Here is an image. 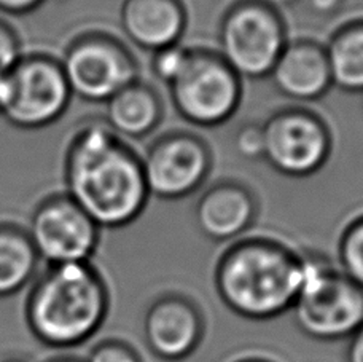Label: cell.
Returning a JSON list of instances; mask_svg holds the SVG:
<instances>
[{
    "instance_id": "obj_1",
    "label": "cell",
    "mask_w": 363,
    "mask_h": 362,
    "mask_svg": "<svg viewBox=\"0 0 363 362\" xmlns=\"http://www.w3.org/2000/svg\"><path fill=\"white\" fill-rule=\"evenodd\" d=\"M66 195L99 229L133 224L148 197L142 158L106 121H91L75 131L64 155Z\"/></svg>"
},
{
    "instance_id": "obj_2",
    "label": "cell",
    "mask_w": 363,
    "mask_h": 362,
    "mask_svg": "<svg viewBox=\"0 0 363 362\" xmlns=\"http://www.w3.org/2000/svg\"><path fill=\"white\" fill-rule=\"evenodd\" d=\"M304 276V256L268 238H249L225 251L216 268V289L228 309L267 321L294 307Z\"/></svg>"
},
{
    "instance_id": "obj_3",
    "label": "cell",
    "mask_w": 363,
    "mask_h": 362,
    "mask_svg": "<svg viewBox=\"0 0 363 362\" xmlns=\"http://www.w3.org/2000/svg\"><path fill=\"white\" fill-rule=\"evenodd\" d=\"M108 308V287L93 263L57 265L32 284L26 321L43 345L74 348L94 337Z\"/></svg>"
},
{
    "instance_id": "obj_4",
    "label": "cell",
    "mask_w": 363,
    "mask_h": 362,
    "mask_svg": "<svg viewBox=\"0 0 363 362\" xmlns=\"http://www.w3.org/2000/svg\"><path fill=\"white\" fill-rule=\"evenodd\" d=\"M291 312L308 337L345 340L363 326V289L327 258L304 256L303 284Z\"/></svg>"
},
{
    "instance_id": "obj_5",
    "label": "cell",
    "mask_w": 363,
    "mask_h": 362,
    "mask_svg": "<svg viewBox=\"0 0 363 362\" xmlns=\"http://www.w3.org/2000/svg\"><path fill=\"white\" fill-rule=\"evenodd\" d=\"M289 43L282 18L264 0H242L220 23V57L244 79L269 77Z\"/></svg>"
},
{
    "instance_id": "obj_6",
    "label": "cell",
    "mask_w": 363,
    "mask_h": 362,
    "mask_svg": "<svg viewBox=\"0 0 363 362\" xmlns=\"http://www.w3.org/2000/svg\"><path fill=\"white\" fill-rule=\"evenodd\" d=\"M179 115L196 126L223 125L236 114L242 98L241 77L220 55L193 50L190 61L169 85Z\"/></svg>"
},
{
    "instance_id": "obj_7",
    "label": "cell",
    "mask_w": 363,
    "mask_h": 362,
    "mask_svg": "<svg viewBox=\"0 0 363 362\" xmlns=\"http://www.w3.org/2000/svg\"><path fill=\"white\" fill-rule=\"evenodd\" d=\"M60 62L72 96L88 102H107L139 80L131 53L102 32L77 37L64 50Z\"/></svg>"
},
{
    "instance_id": "obj_8",
    "label": "cell",
    "mask_w": 363,
    "mask_h": 362,
    "mask_svg": "<svg viewBox=\"0 0 363 362\" xmlns=\"http://www.w3.org/2000/svg\"><path fill=\"white\" fill-rule=\"evenodd\" d=\"M47 267L89 263L101 241V229L66 193L38 203L26 230Z\"/></svg>"
},
{
    "instance_id": "obj_9",
    "label": "cell",
    "mask_w": 363,
    "mask_h": 362,
    "mask_svg": "<svg viewBox=\"0 0 363 362\" xmlns=\"http://www.w3.org/2000/svg\"><path fill=\"white\" fill-rule=\"evenodd\" d=\"M11 80L13 99L4 119L18 129L51 126L67 112L74 98L61 62L47 55H23Z\"/></svg>"
},
{
    "instance_id": "obj_10",
    "label": "cell",
    "mask_w": 363,
    "mask_h": 362,
    "mask_svg": "<svg viewBox=\"0 0 363 362\" xmlns=\"http://www.w3.org/2000/svg\"><path fill=\"white\" fill-rule=\"evenodd\" d=\"M264 158L289 177H308L325 165L332 152L327 126L304 111H281L263 125Z\"/></svg>"
},
{
    "instance_id": "obj_11",
    "label": "cell",
    "mask_w": 363,
    "mask_h": 362,
    "mask_svg": "<svg viewBox=\"0 0 363 362\" xmlns=\"http://www.w3.org/2000/svg\"><path fill=\"white\" fill-rule=\"evenodd\" d=\"M148 193L160 199H180L196 192L211 170L207 146L194 136L177 133L161 138L142 158Z\"/></svg>"
},
{
    "instance_id": "obj_12",
    "label": "cell",
    "mask_w": 363,
    "mask_h": 362,
    "mask_svg": "<svg viewBox=\"0 0 363 362\" xmlns=\"http://www.w3.org/2000/svg\"><path fill=\"white\" fill-rule=\"evenodd\" d=\"M204 318L191 300L164 295L148 307L144 316V339L153 356L184 361L198 350L204 337Z\"/></svg>"
},
{
    "instance_id": "obj_13",
    "label": "cell",
    "mask_w": 363,
    "mask_h": 362,
    "mask_svg": "<svg viewBox=\"0 0 363 362\" xmlns=\"http://www.w3.org/2000/svg\"><path fill=\"white\" fill-rule=\"evenodd\" d=\"M279 93L295 101H317L333 87L325 48L309 40L285 45L271 70Z\"/></svg>"
},
{
    "instance_id": "obj_14",
    "label": "cell",
    "mask_w": 363,
    "mask_h": 362,
    "mask_svg": "<svg viewBox=\"0 0 363 362\" xmlns=\"http://www.w3.org/2000/svg\"><path fill=\"white\" fill-rule=\"evenodd\" d=\"M120 23L134 45L157 53L180 43L186 29V10L182 0H125Z\"/></svg>"
},
{
    "instance_id": "obj_15",
    "label": "cell",
    "mask_w": 363,
    "mask_h": 362,
    "mask_svg": "<svg viewBox=\"0 0 363 362\" xmlns=\"http://www.w3.org/2000/svg\"><path fill=\"white\" fill-rule=\"evenodd\" d=\"M257 214L252 193L238 184H216L203 193L194 208L199 230L213 241L241 236Z\"/></svg>"
},
{
    "instance_id": "obj_16",
    "label": "cell",
    "mask_w": 363,
    "mask_h": 362,
    "mask_svg": "<svg viewBox=\"0 0 363 362\" xmlns=\"http://www.w3.org/2000/svg\"><path fill=\"white\" fill-rule=\"evenodd\" d=\"M163 117V104L150 87L139 80L106 102V125L120 138L142 139L155 131Z\"/></svg>"
},
{
    "instance_id": "obj_17",
    "label": "cell",
    "mask_w": 363,
    "mask_h": 362,
    "mask_svg": "<svg viewBox=\"0 0 363 362\" xmlns=\"http://www.w3.org/2000/svg\"><path fill=\"white\" fill-rule=\"evenodd\" d=\"M38 258L28 231L0 224V299L16 295L37 275Z\"/></svg>"
},
{
    "instance_id": "obj_18",
    "label": "cell",
    "mask_w": 363,
    "mask_h": 362,
    "mask_svg": "<svg viewBox=\"0 0 363 362\" xmlns=\"http://www.w3.org/2000/svg\"><path fill=\"white\" fill-rule=\"evenodd\" d=\"M325 53L333 85L347 93H363V21L336 31Z\"/></svg>"
},
{
    "instance_id": "obj_19",
    "label": "cell",
    "mask_w": 363,
    "mask_h": 362,
    "mask_svg": "<svg viewBox=\"0 0 363 362\" xmlns=\"http://www.w3.org/2000/svg\"><path fill=\"white\" fill-rule=\"evenodd\" d=\"M340 270L363 289V214L349 222L338 241Z\"/></svg>"
},
{
    "instance_id": "obj_20",
    "label": "cell",
    "mask_w": 363,
    "mask_h": 362,
    "mask_svg": "<svg viewBox=\"0 0 363 362\" xmlns=\"http://www.w3.org/2000/svg\"><path fill=\"white\" fill-rule=\"evenodd\" d=\"M193 48L184 47V45H172L164 50L153 53L152 70L155 77L164 85L169 87L171 83L177 80V77L184 72L188 61H190Z\"/></svg>"
},
{
    "instance_id": "obj_21",
    "label": "cell",
    "mask_w": 363,
    "mask_h": 362,
    "mask_svg": "<svg viewBox=\"0 0 363 362\" xmlns=\"http://www.w3.org/2000/svg\"><path fill=\"white\" fill-rule=\"evenodd\" d=\"M85 362H144L131 345L108 339L93 346Z\"/></svg>"
},
{
    "instance_id": "obj_22",
    "label": "cell",
    "mask_w": 363,
    "mask_h": 362,
    "mask_svg": "<svg viewBox=\"0 0 363 362\" xmlns=\"http://www.w3.org/2000/svg\"><path fill=\"white\" fill-rule=\"evenodd\" d=\"M21 57V42L15 29L0 21V75L11 74Z\"/></svg>"
},
{
    "instance_id": "obj_23",
    "label": "cell",
    "mask_w": 363,
    "mask_h": 362,
    "mask_svg": "<svg viewBox=\"0 0 363 362\" xmlns=\"http://www.w3.org/2000/svg\"><path fill=\"white\" fill-rule=\"evenodd\" d=\"M236 150L245 160L264 158V133L260 125H245L239 129L235 139Z\"/></svg>"
},
{
    "instance_id": "obj_24",
    "label": "cell",
    "mask_w": 363,
    "mask_h": 362,
    "mask_svg": "<svg viewBox=\"0 0 363 362\" xmlns=\"http://www.w3.org/2000/svg\"><path fill=\"white\" fill-rule=\"evenodd\" d=\"M45 0H0V11L11 16H23L40 9Z\"/></svg>"
},
{
    "instance_id": "obj_25",
    "label": "cell",
    "mask_w": 363,
    "mask_h": 362,
    "mask_svg": "<svg viewBox=\"0 0 363 362\" xmlns=\"http://www.w3.org/2000/svg\"><path fill=\"white\" fill-rule=\"evenodd\" d=\"M346 362H363V326L349 337Z\"/></svg>"
},
{
    "instance_id": "obj_26",
    "label": "cell",
    "mask_w": 363,
    "mask_h": 362,
    "mask_svg": "<svg viewBox=\"0 0 363 362\" xmlns=\"http://www.w3.org/2000/svg\"><path fill=\"white\" fill-rule=\"evenodd\" d=\"M13 99V80L11 74L0 75V115L6 114Z\"/></svg>"
},
{
    "instance_id": "obj_27",
    "label": "cell",
    "mask_w": 363,
    "mask_h": 362,
    "mask_svg": "<svg viewBox=\"0 0 363 362\" xmlns=\"http://www.w3.org/2000/svg\"><path fill=\"white\" fill-rule=\"evenodd\" d=\"M345 0H308L309 9L317 15H332V13L338 11Z\"/></svg>"
},
{
    "instance_id": "obj_28",
    "label": "cell",
    "mask_w": 363,
    "mask_h": 362,
    "mask_svg": "<svg viewBox=\"0 0 363 362\" xmlns=\"http://www.w3.org/2000/svg\"><path fill=\"white\" fill-rule=\"evenodd\" d=\"M264 2L277 9V6H290L291 4H295L296 0H264Z\"/></svg>"
},
{
    "instance_id": "obj_29",
    "label": "cell",
    "mask_w": 363,
    "mask_h": 362,
    "mask_svg": "<svg viewBox=\"0 0 363 362\" xmlns=\"http://www.w3.org/2000/svg\"><path fill=\"white\" fill-rule=\"evenodd\" d=\"M236 362H271V361L263 359V358H245V359H239Z\"/></svg>"
},
{
    "instance_id": "obj_30",
    "label": "cell",
    "mask_w": 363,
    "mask_h": 362,
    "mask_svg": "<svg viewBox=\"0 0 363 362\" xmlns=\"http://www.w3.org/2000/svg\"><path fill=\"white\" fill-rule=\"evenodd\" d=\"M50 362H85V361H80V359H75V358H60V359H55V361H50Z\"/></svg>"
},
{
    "instance_id": "obj_31",
    "label": "cell",
    "mask_w": 363,
    "mask_h": 362,
    "mask_svg": "<svg viewBox=\"0 0 363 362\" xmlns=\"http://www.w3.org/2000/svg\"><path fill=\"white\" fill-rule=\"evenodd\" d=\"M0 362H29V361H28V359H24V358H16V356H11V358H6V359L0 361Z\"/></svg>"
}]
</instances>
